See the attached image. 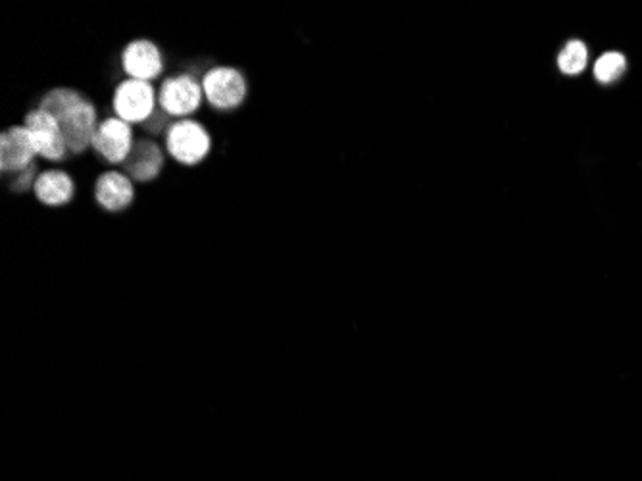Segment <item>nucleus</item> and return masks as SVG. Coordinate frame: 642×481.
<instances>
[{
    "mask_svg": "<svg viewBox=\"0 0 642 481\" xmlns=\"http://www.w3.org/2000/svg\"><path fill=\"white\" fill-rule=\"evenodd\" d=\"M206 101L218 110H235L247 99V81L237 68L218 66L202 79Z\"/></svg>",
    "mask_w": 642,
    "mask_h": 481,
    "instance_id": "obj_4",
    "label": "nucleus"
},
{
    "mask_svg": "<svg viewBox=\"0 0 642 481\" xmlns=\"http://www.w3.org/2000/svg\"><path fill=\"white\" fill-rule=\"evenodd\" d=\"M95 197L97 203L108 212L125 210L135 199L133 181L124 172H106L97 179Z\"/></svg>",
    "mask_w": 642,
    "mask_h": 481,
    "instance_id": "obj_11",
    "label": "nucleus"
},
{
    "mask_svg": "<svg viewBox=\"0 0 642 481\" xmlns=\"http://www.w3.org/2000/svg\"><path fill=\"white\" fill-rule=\"evenodd\" d=\"M33 191L37 201L45 206H64L74 201L75 183L66 172L49 170L37 176Z\"/></svg>",
    "mask_w": 642,
    "mask_h": 481,
    "instance_id": "obj_12",
    "label": "nucleus"
},
{
    "mask_svg": "<svg viewBox=\"0 0 642 481\" xmlns=\"http://www.w3.org/2000/svg\"><path fill=\"white\" fill-rule=\"evenodd\" d=\"M166 149L177 162L195 166L210 154L212 139L202 124L195 120H179L168 129Z\"/></svg>",
    "mask_w": 642,
    "mask_h": 481,
    "instance_id": "obj_2",
    "label": "nucleus"
},
{
    "mask_svg": "<svg viewBox=\"0 0 642 481\" xmlns=\"http://www.w3.org/2000/svg\"><path fill=\"white\" fill-rule=\"evenodd\" d=\"M122 66L129 79L150 83L162 74L164 60L160 49L149 39H137L125 47Z\"/></svg>",
    "mask_w": 642,
    "mask_h": 481,
    "instance_id": "obj_9",
    "label": "nucleus"
},
{
    "mask_svg": "<svg viewBox=\"0 0 642 481\" xmlns=\"http://www.w3.org/2000/svg\"><path fill=\"white\" fill-rule=\"evenodd\" d=\"M39 108L49 112L58 122L66 139L68 152L81 154L93 147V139L99 127L97 108L85 95L75 89L58 87L41 99Z\"/></svg>",
    "mask_w": 642,
    "mask_h": 481,
    "instance_id": "obj_1",
    "label": "nucleus"
},
{
    "mask_svg": "<svg viewBox=\"0 0 642 481\" xmlns=\"http://www.w3.org/2000/svg\"><path fill=\"white\" fill-rule=\"evenodd\" d=\"M133 145V129L127 122L120 118H106L99 122L93 139V149L99 152L106 162L124 164L127 156L131 154Z\"/></svg>",
    "mask_w": 642,
    "mask_h": 481,
    "instance_id": "obj_7",
    "label": "nucleus"
},
{
    "mask_svg": "<svg viewBox=\"0 0 642 481\" xmlns=\"http://www.w3.org/2000/svg\"><path fill=\"white\" fill-rule=\"evenodd\" d=\"M25 127L31 133L37 156L49 162H60L66 158V152H68L66 139L62 135L58 122L54 120V116H50L49 112L41 108L31 110L25 116Z\"/></svg>",
    "mask_w": 642,
    "mask_h": 481,
    "instance_id": "obj_6",
    "label": "nucleus"
},
{
    "mask_svg": "<svg viewBox=\"0 0 642 481\" xmlns=\"http://www.w3.org/2000/svg\"><path fill=\"white\" fill-rule=\"evenodd\" d=\"M164 168V154L150 139L135 141L131 154L124 162V174L133 181L147 183L158 178Z\"/></svg>",
    "mask_w": 642,
    "mask_h": 481,
    "instance_id": "obj_10",
    "label": "nucleus"
},
{
    "mask_svg": "<svg viewBox=\"0 0 642 481\" xmlns=\"http://www.w3.org/2000/svg\"><path fill=\"white\" fill-rule=\"evenodd\" d=\"M158 97L152 83L127 79L118 85L114 93V112L116 118L131 124H145L156 112Z\"/></svg>",
    "mask_w": 642,
    "mask_h": 481,
    "instance_id": "obj_3",
    "label": "nucleus"
},
{
    "mask_svg": "<svg viewBox=\"0 0 642 481\" xmlns=\"http://www.w3.org/2000/svg\"><path fill=\"white\" fill-rule=\"evenodd\" d=\"M14 176H16V178L10 183V189L16 191V193H25V191H29L31 187H35L37 168H35V164H31L27 170L20 172V174H14Z\"/></svg>",
    "mask_w": 642,
    "mask_h": 481,
    "instance_id": "obj_15",
    "label": "nucleus"
},
{
    "mask_svg": "<svg viewBox=\"0 0 642 481\" xmlns=\"http://www.w3.org/2000/svg\"><path fill=\"white\" fill-rule=\"evenodd\" d=\"M204 99L202 85L193 76L168 77L158 93V106L172 118L195 114Z\"/></svg>",
    "mask_w": 642,
    "mask_h": 481,
    "instance_id": "obj_5",
    "label": "nucleus"
},
{
    "mask_svg": "<svg viewBox=\"0 0 642 481\" xmlns=\"http://www.w3.org/2000/svg\"><path fill=\"white\" fill-rule=\"evenodd\" d=\"M37 156L31 133L25 126L8 127L0 135V170L2 174H20Z\"/></svg>",
    "mask_w": 642,
    "mask_h": 481,
    "instance_id": "obj_8",
    "label": "nucleus"
},
{
    "mask_svg": "<svg viewBox=\"0 0 642 481\" xmlns=\"http://www.w3.org/2000/svg\"><path fill=\"white\" fill-rule=\"evenodd\" d=\"M587 47L581 41H571L564 51L560 52L558 66L566 76H577L587 66Z\"/></svg>",
    "mask_w": 642,
    "mask_h": 481,
    "instance_id": "obj_13",
    "label": "nucleus"
},
{
    "mask_svg": "<svg viewBox=\"0 0 642 481\" xmlns=\"http://www.w3.org/2000/svg\"><path fill=\"white\" fill-rule=\"evenodd\" d=\"M168 118H170V116L160 108V110H156V112L150 116L149 120L143 124V127H145L147 133H160L162 129H166V127L170 129V127H172L170 126V122H168Z\"/></svg>",
    "mask_w": 642,
    "mask_h": 481,
    "instance_id": "obj_16",
    "label": "nucleus"
},
{
    "mask_svg": "<svg viewBox=\"0 0 642 481\" xmlns=\"http://www.w3.org/2000/svg\"><path fill=\"white\" fill-rule=\"evenodd\" d=\"M627 68L625 56L619 52H606L604 56L598 58V62L594 64V77L600 83H614L616 79L623 76Z\"/></svg>",
    "mask_w": 642,
    "mask_h": 481,
    "instance_id": "obj_14",
    "label": "nucleus"
}]
</instances>
